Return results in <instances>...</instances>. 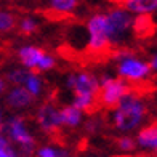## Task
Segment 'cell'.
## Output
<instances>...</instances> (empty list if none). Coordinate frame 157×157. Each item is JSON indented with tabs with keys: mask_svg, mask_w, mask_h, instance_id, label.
<instances>
[{
	"mask_svg": "<svg viewBox=\"0 0 157 157\" xmlns=\"http://www.w3.org/2000/svg\"><path fill=\"white\" fill-rule=\"evenodd\" d=\"M147 116L146 103L138 93L128 91L120 99L119 104L112 111V125L122 133H130L135 130H140V127L144 124Z\"/></svg>",
	"mask_w": 157,
	"mask_h": 157,
	"instance_id": "obj_1",
	"label": "cell"
},
{
	"mask_svg": "<svg viewBox=\"0 0 157 157\" xmlns=\"http://www.w3.org/2000/svg\"><path fill=\"white\" fill-rule=\"evenodd\" d=\"M117 74L127 83H140L151 77L152 71L149 63L140 58L130 50H119L116 53Z\"/></svg>",
	"mask_w": 157,
	"mask_h": 157,
	"instance_id": "obj_2",
	"label": "cell"
},
{
	"mask_svg": "<svg viewBox=\"0 0 157 157\" xmlns=\"http://www.w3.org/2000/svg\"><path fill=\"white\" fill-rule=\"evenodd\" d=\"M2 133L6 135L11 143H15V147L18 151V157H31L34 152L35 138L29 130L27 124L24 122L23 117L13 116L6 122L2 124Z\"/></svg>",
	"mask_w": 157,
	"mask_h": 157,
	"instance_id": "obj_3",
	"label": "cell"
},
{
	"mask_svg": "<svg viewBox=\"0 0 157 157\" xmlns=\"http://www.w3.org/2000/svg\"><path fill=\"white\" fill-rule=\"evenodd\" d=\"M106 15V26H108L109 44L119 45L128 39V35L133 31L135 16L128 11L125 6H114L108 10Z\"/></svg>",
	"mask_w": 157,
	"mask_h": 157,
	"instance_id": "obj_4",
	"label": "cell"
},
{
	"mask_svg": "<svg viewBox=\"0 0 157 157\" xmlns=\"http://www.w3.org/2000/svg\"><path fill=\"white\" fill-rule=\"evenodd\" d=\"M128 91L130 85L120 77L103 75L99 78V91H98V101L104 108H116L119 101L122 99Z\"/></svg>",
	"mask_w": 157,
	"mask_h": 157,
	"instance_id": "obj_5",
	"label": "cell"
},
{
	"mask_svg": "<svg viewBox=\"0 0 157 157\" xmlns=\"http://www.w3.org/2000/svg\"><path fill=\"white\" fill-rule=\"evenodd\" d=\"M87 45L91 52H103L111 47L104 13H95L93 16H90L87 21Z\"/></svg>",
	"mask_w": 157,
	"mask_h": 157,
	"instance_id": "obj_6",
	"label": "cell"
},
{
	"mask_svg": "<svg viewBox=\"0 0 157 157\" xmlns=\"http://www.w3.org/2000/svg\"><path fill=\"white\" fill-rule=\"evenodd\" d=\"M66 87L74 95H91L98 96L99 91V78L87 71H78L71 72L66 77Z\"/></svg>",
	"mask_w": 157,
	"mask_h": 157,
	"instance_id": "obj_7",
	"label": "cell"
},
{
	"mask_svg": "<svg viewBox=\"0 0 157 157\" xmlns=\"http://www.w3.org/2000/svg\"><path fill=\"white\" fill-rule=\"evenodd\" d=\"M37 124L44 132L52 133L63 127L61 120V109L56 108L53 103L42 104L37 111Z\"/></svg>",
	"mask_w": 157,
	"mask_h": 157,
	"instance_id": "obj_8",
	"label": "cell"
},
{
	"mask_svg": "<svg viewBox=\"0 0 157 157\" xmlns=\"http://www.w3.org/2000/svg\"><path fill=\"white\" fill-rule=\"evenodd\" d=\"M34 101H35V98L21 85H13L5 95V104L10 109H15V111H23V109L31 108Z\"/></svg>",
	"mask_w": 157,
	"mask_h": 157,
	"instance_id": "obj_9",
	"label": "cell"
},
{
	"mask_svg": "<svg viewBox=\"0 0 157 157\" xmlns=\"http://www.w3.org/2000/svg\"><path fill=\"white\" fill-rule=\"evenodd\" d=\"M47 52L35 45H23L18 50V59L21 66L27 71H39L42 59L45 58Z\"/></svg>",
	"mask_w": 157,
	"mask_h": 157,
	"instance_id": "obj_10",
	"label": "cell"
},
{
	"mask_svg": "<svg viewBox=\"0 0 157 157\" xmlns=\"http://www.w3.org/2000/svg\"><path fill=\"white\" fill-rule=\"evenodd\" d=\"M135 141H136V146L144 149V151H155L157 149V122L140 128Z\"/></svg>",
	"mask_w": 157,
	"mask_h": 157,
	"instance_id": "obj_11",
	"label": "cell"
},
{
	"mask_svg": "<svg viewBox=\"0 0 157 157\" xmlns=\"http://www.w3.org/2000/svg\"><path fill=\"white\" fill-rule=\"evenodd\" d=\"M124 6L133 16H149L157 11V0H127Z\"/></svg>",
	"mask_w": 157,
	"mask_h": 157,
	"instance_id": "obj_12",
	"label": "cell"
},
{
	"mask_svg": "<svg viewBox=\"0 0 157 157\" xmlns=\"http://www.w3.org/2000/svg\"><path fill=\"white\" fill-rule=\"evenodd\" d=\"M21 87H24L34 98H39V96L44 95V91H45V82H44V78H42V75H39L37 72L27 71Z\"/></svg>",
	"mask_w": 157,
	"mask_h": 157,
	"instance_id": "obj_13",
	"label": "cell"
},
{
	"mask_svg": "<svg viewBox=\"0 0 157 157\" xmlns=\"http://www.w3.org/2000/svg\"><path fill=\"white\" fill-rule=\"evenodd\" d=\"M61 120H63V127L67 128H77L78 125H82L83 120V112L78 111L77 108L71 106H64L61 109Z\"/></svg>",
	"mask_w": 157,
	"mask_h": 157,
	"instance_id": "obj_14",
	"label": "cell"
},
{
	"mask_svg": "<svg viewBox=\"0 0 157 157\" xmlns=\"http://www.w3.org/2000/svg\"><path fill=\"white\" fill-rule=\"evenodd\" d=\"M78 5V0H48V8L58 15H69Z\"/></svg>",
	"mask_w": 157,
	"mask_h": 157,
	"instance_id": "obj_15",
	"label": "cell"
},
{
	"mask_svg": "<svg viewBox=\"0 0 157 157\" xmlns=\"http://www.w3.org/2000/svg\"><path fill=\"white\" fill-rule=\"evenodd\" d=\"M95 103H96V96H91V95H74L72 98V106L82 112L90 111L95 106Z\"/></svg>",
	"mask_w": 157,
	"mask_h": 157,
	"instance_id": "obj_16",
	"label": "cell"
},
{
	"mask_svg": "<svg viewBox=\"0 0 157 157\" xmlns=\"http://www.w3.org/2000/svg\"><path fill=\"white\" fill-rule=\"evenodd\" d=\"M18 19L11 11L0 10V32H10L16 27Z\"/></svg>",
	"mask_w": 157,
	"mask_h": 157,
	"instance_id": "obj_17",
	"label": "cell"
},
{
	"mask_svg": "<svg viewBox=\"0 0 157 157\" xmlns=\"http://www.w3.org/2000/svg\"><path fill=\"white\" fill-rule=\"evenodd\" d=\"M37 157H69V151L63 147H55V146H42L35 151Z\"/></svg>",
	"mask_w": 157,
	"mask_h": 157,
	"instance_id": "obj_18",
	"label": "cell"
},
{
	"mask_svg": "<svg viewBox=\"0 0 157 157\" xmlns=\"http://www.w3.org/2000/svg\"><path fill=\"white\" fill-rule=\"evenodd\" d=\"M18 29L21 34H24V35H31L34 34L35 31H37V27H39V23H37V19H34L32 16H24V18H21L18 21Z\"/></svg>",
	"mask_w": 157,
	"mask_h": 157,
	"instance_id": "obj_19",
	"label": "cell"
},
{
	"mask_svg": "<svg viewBox=\"0 0 157 157\" xmlns=\"http://www.w3.org/2000/svg\"><path fill=\"white\" fill-rule=\"evenodd\" d=\"M0 157H18L16 147L2 132H0Z\"/></svg>",
	"mask_w": 157,
	"mask_h": 157,
	"instance_id": "obj_20",
	"label": "cell"
},
{
	"mask_svg": "<svg viewBox=\"0 0 157 157\" xmlns=\"http://www.w3.org/2000/svg\"><path fill=\"white\" fill-rule=\"evenodd\" d=\"M117 147L124 152H132L135 147H136V141L135 138H132L130 135H124L117 140Z\"/></svg>",
	"mask_w": 157,
	"mask_h": 157,
	"instance_id": "obj_21",
	"label": "cell"
},
{
	"mask_svg": "<svg viewBox=\"0 0 157 157\" xmlns=\"http://www.w3.org/2000/svg\"><path fill=\"white\" fill-rule=\"evenodd\" d=\"M26 72H27V69H24V67H16V69H13V71H10V72L6 74V80L11 82L13 85H23V80H24Z\"/></svg>",
	"mask_w": 157,
	"mask_h": 157,
	"instance_id": "obj_22",
	"label": "cell"
},
{
	"mask_svg": "<svg viewBox=\"0 0 157 157\" xmlns=\"http://www.w3.org/2000/svg\"><path fill=\"white\" fill-rule=\"evenodd\" d=\"M96 127H98L96 119H88V122L85 124V128H87L88 132H96Z\"/></svg>",
	"mask_w": 157,
	"mask_h": 157,
	"instance_id": "obj_23",
	"label": "cell"
},
{
	"mask_svg": "<svg viewBox=\"0 0 157 157\" xmlns=\"http://www.w3.org/2000/svg\"><path fill=\"white\" fill-rule=\"evenodd\" d=\"M147 63H149V66H151V71H155L157 72V53H154Z\"/></svg>",
	"mask_w": 157,
	"mask_h": 157,
	"instance_id": "obj_24",
	"label": "cell"
},
{
	"mask_svg": "<svg viewBox=\"0 0 157 157\" xmlns=\"http://www.w3.org/2000/svg\"><path fill=\"white\" fill-rule=\"evenodd\" d=\"M5 91H6V80L0 77V95H3Z\"/></svg>",
	"mask_w": 157,
	"mask_h": 157,
	"instance_id": "obj_25",
	"label": "cell"
},
{
	"mask_svg": "<svg viewBox=\"0 0 157 157\" xmlns=\"http://www.w3.org/2000/svg\"><path fill=\"white\" fill-rule=\"evenodd\" d=\"M109 2H111V3H114L116 6H124L127 0H109Z\"/></svg>",
	"mask_w": 157,
	"mask_h": 157,
	"instance_id": "obj_26",
	"label": "cell"
},
{
	"mask_svg": "<svg viewBox=\"0 0 157 157\" xmlns=\"http://www.w3.org/2000/svg\"><path fill=\"white\" fill-rule=\"evenodd\" d=\"M2 124H3V114L0 111V128H2Z\"/></svg>",
	"mask_w": 157,
	"mask_h": 157,
	"instance_id": "obj_27",
	"label": "cell"
},
{
	"mask_svg": "<svg viewBox=\"0 0 157 157\" xmlns=\"http://www.w3.org/2000/svg\"><path fill=\"white\" fill-rule=\"evenodd\" d=\"M155 154H157V149H155Z\"/></svg>",
	"mask_w": 157,
	"mask_h": 157,
	"instance_id": "obj_28",
	"label": "cell"
}]
</instances>
